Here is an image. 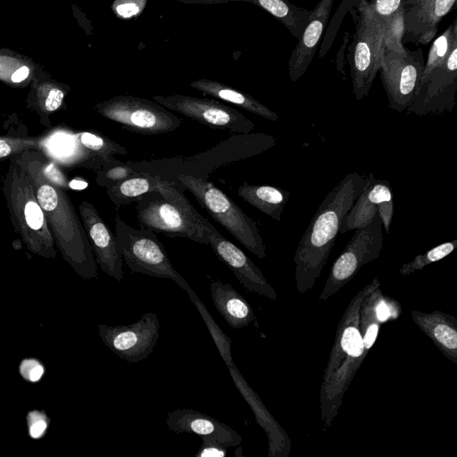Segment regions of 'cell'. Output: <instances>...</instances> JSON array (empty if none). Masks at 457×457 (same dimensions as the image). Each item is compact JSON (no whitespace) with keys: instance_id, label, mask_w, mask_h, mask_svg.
<instances>
[{"instance_id":"obj_1","label":"cell","mask_w":457,"mask_h":457,"mask_svg":"<svg viewBox=\"0 0 457 457\" xmlns=\"http://www.w3.org/2000/svg\"><path fill=\"white\" fill-rule=\"evenodd\" d=\"M368 175L351 172L326 195L296 248L295 285L299 294L313 287L336 243L342 220L364 189Z\"/></svg>"},{"instance_id":"obj_2","label":"cell","mask_w":457,"mask_h":457,"mask_svg":"<svg viewBox=\"0 0 457 457\" xmlns=\"http://www.w3.org/2000/svg\"><path fill=\"white\" fill-rule=\"evenodd\" d=\"M26 171L33 180L37 200L63 260L82 278H97L91 245L66 190L51 184L35 171Z\"/></svg>"},{"instance_id":"obj_3","label":"cell","mask_w":457,"mask_h":457,"mask_svg":"<svg viewBox=\"0 0 457 457\" xmlns=\"http://www.w3.org/2000/svg\"><path fill=\"white\" fill-rule=\"evenodd\" d=\"M2 192L13 229L28 250L40 257L54 259L58 250L37 200L33 180L15 155L9 158Z\"/></svg>"},{"instance_id":"obj_4","label":"cell","mask_w":457,"mask_h":457,"mask_svg":"<svg viewBox=\"0 0 457 457\" xmlns=\"http://www.w3.org/2000/svg\"><path fill=\"white\" fill-rule=\"evenodd\" d=\"M456 92L457 18L433 42L416 96L405 111L418 116L450 112Z\"/></svg>"},{"instance_id":"obj_5","label":"cell","mask_w":457,"mask_h":457,"mask_svg":"<svg viewBox=\"0 0 457 457\" xmlns=\"http://www.w3.org/2000/svg\"><path fill=\"white\" fill-rule=\"evenodd\" d=\"M179 185L188 190L201 207L245 249L260 259L266 257L265 245L257 223L225 193L206 179L179 174Z\"/></svg>"},{"instance_id":"obj_6","label":"cell","mask_w":457,"mask_h":457,"mask_svg":"<svg viewBox=\"0 0 457 457\" xmlns=\"http://www.w3.org/2000/svg\"><path fill=\"white\" fill-rule=\"evenodd\" d=\"M384 27L368 0H361L348 63L356 100L367 96L378 72L383 53Z\"/></svg>"},{"instance_id":"obj_7","label":"cell","mask_w":457,"mask_h":457,"mask_svg":"<svg viewBox=\"0 0 457 457\" xmlns=\"http://www.w3.org/2000/svg\"><path fill=\"white\" fill-rule=\"evenodd\" d=\"M114 224L120 253L131 272L170 278L186 291L190 287L172 266L167 252L154 231L142 226L139 229L132 228L118 214Z\"/></svg>"},{"instance_id":"obj_8","label":"cell","mask_w":457,"mask_h":457,"mask_svg":"<svg viewBox=\"0 0 457 457\" xmlns=\"http://www.w3.org/2000/svg\"><path fill=\"white\" fill-rule=\"evenodd\" d=\"M95 109L103 117L142 135L172 132L182 124L181 119L155 101L133 96H116L96 104Z\"/></svg>"},{"instance_id":"obj_9","label":"cell","mask_w":457,"mask_h":457,"mask_svg":"<svg viewBox=\"0 0 457 457\" xmlns=\"http://www.w3.org/2000/svg\"><path fill=\"white\" fill-rule=\"evenodd\" d=\"M382 222L377 213L370 223L357 228L350 241L333 263L319 302L338 293L367 263L378 259L383 247Z\"/></svg>"},{"instance_id":"obj_10","label":"cell","mask_w":457,"mask_h":457,"mask_svg":"<svg viewBox=\"0 0 457 457\" xmlns=\"http://www.w3.org/2000/svg\"><path fill=\"white\" fill-rule=\"evenodd\" d=\"M136 203L140 226L169 237L188 238L196 243L209 245L204 228L160 192L146 193Z\"/></svg>"},{"instance_id":"obj_11","label":"cell","mask_w":457,"mask_h":457,"mask_svg":"<svg viewBox=\"0 0 457 457\" xmlns=\"http://www.w3.org/2000/svg\"><path fill=\"white\" fill-rule=\"evenodd\" d=\"M425 60L420 48L403 53L384 49L379 74L388 105L396 112L405 111L419 88Z\"/></svg>"},{"instance_id":"obj_12","label":"cell","mask_w":457,"mask_h":457,"mask_svg":"<svg viewBox=\"0 0 457 457\" xmlns=\"http://www.w3.org/2000/svg\"><path fill=\"white\" fill-rule=\"evenodd\" d=\"M154 101L170 111L177 112L211 129H228L233 133L246 135L254 124L237 109L218 100L191 96H154Z\"/></svg>"},{"instance_id":"obj_13","label":"cell","mask_w":457,"mask_h":457,"mask_svg":"<svg viewBox=\"0 0 457 457\" xmlns=\"http://www.w3.org/2000/svg\"><path fill=\"white\" fill-rule=\"evenodd\" d=\"M104 345L122 360L136 363L146 359L160 337V322L155 313L146 312L129 325L98 324Z\"/></svg>"},{"instance_id":"obj_14","label":"cell","mask_w":457,"mask_h":457,"mask_svg":"<svg viewBox=\"0 0 457 457\" xmlns=\"http://www.w3.org/2000/svg\"><path fill=\"white\" fill-rule=\"evenodd\" d=\"M194 218L204 228L209 245L217 257L232 270L240 284L250 292L276 301L278 295L275 289L252 260L239 247L224 237L195 209Z\"/></svg>"},{"instance_id":"obj_15","label":"cell","mask_w":457,"mask_h":457,"mask_svg":"<svg viewBox=\"0 0 457 457\" xmlns=\"http://www.w3.org/2000/svg\"><path fill=\"white\" fill-rule=\"evenodd\" d=\"M84 228L91 245L96 264L102 271L118 282L123 278V260L116 236L98 213L95 206L84 200L79 205Z\"/></svg>"},{"instance_id":"obj_16","label":"cell","mask_w":457,"mask_h":457,"mask_svg":"<svg viewBox=\"0 0 457 457\" xmlns=\"http://www.w3.org/2000/svg\"><path fill=\"white\" fill-rule=\"evenodd\" d=\"M232 379L248 405L251 407L256 422L265 431L269 443V457H287L291 452L292 443L287 432L268 411L256 392L245 380L236 367L232 355L223 358Z\"/></svg>"},{"instance_id":"obj_17","label":"cell","mask_w":457,"mask_h":457,"mask_svg":"<svg viewBox=\"0 0 457 457\" xmlns=\"http://www.w3.org/2000/svg\"><path fill=\"white\" fill-rule=\"evenodd\" d=\"M456 0H417L403 5V41L428 44L436 36L441 20L452 10Z\"/></svg>"},{"instance_id":"obj_18","label":"cell","mask_w":457,"mask_h":457,"mask_svg":"<svg viewBox=\"0 0 457 457\" xmlns=\"http://www.w3.org/2000/svg\"><path fill=\"white\" fill-rule=\"evenodd\" d=\"M333 3L334 0H320L311 11L307 24L288 61V75L292 81L298 80L310 66L328 21Z\"/></svg>"},{"instance_id":"obj_19","label":"cell","mask_w":457,"mask_h":457,"mask_svg":"<svg viewBox=\"0 0 457 457\" xmlns=\"http://www.w3.org/2000/svg\"><path fill=\"white\" fill-rule=\"evenodd\" d=\"M168 428L177 434L190 433L201 436H210L224 446H237L242 436L232 428L220 420L192 409H177L168 412Z\"/></svg>"},{"instance_id":"obj_20","label":"cell","mask_w":457,"mask_h":457,"mask_svg":"<svg viewBox=\"0 0 457 457\" xmlns=\"http://www.w3.org/2000/svg\"><path fill=\"white\" fill-rule=\"evenodd\" d=\"M388 200H393L389 181L377 179L373 173H370L367 185L345 215L339 232L346 233L367 226L378 213L379 204Z\"/></svg>"},{"instance_id":"obj_21","label":"cell","mask_w":457,"mask_h":457,"mask_svg":"<svg viewBox=\"0 0 457 457\" xmlns=\"http://www.w3.org/2000/svg\"><path fill=\"white\" fill-rule=\"evenodd\" d=\"M411 317L443 355L457 365V319L438 310L431 312L411 310Z\"/></svg>"},{"instance_id":"obj_22","label":"cell","mask_w":457,"mask_h":457,"mask_svg":"<svg viewBox=\"0 0 457 457\" xmlns=\"http://www.w3.org/2000/svg\"><path fill=\"white\" fill-rule=\"evenodd\" d=\"M210 289L216 310L231 328H241L255 320L251 304L230 284L212 280Z\"/></svg>"},{"instance_id":"obj_23","label":"cell","mask_w":457,"mask_h":457,"mask_svg":"<svg viewBox=\"0 0 457 457\" xmlns=\"http://www.w3.org/2000/svg\"><path fill=\"white\" fill-rule=\"evenodd\" d=\"M189 86L200 91L203 95L233 104L262 118L272 121L278 120V115L268 106L257 101L249 94L221 82L207 79H198L192 81Z\"/></svg>"},{"instance_id":"obj_24","label":"cell","mask_w":457,"mask_h":457,"mask_svg":"<svg viewBox=\"0 0 457 457\" xmlns=\"http://www.w3.org/2000/svg\"><path fill=\"white\" fill-rule=\"evenodd\" d=\"M237 195L252 206L279 221L290 192L278 187L243 182L237 188Z\"/></svg>"},{"instance_id":"obj_25","label":"cell","mask_w":457,"mask_h":457,"mask_svg":"<svg viewBox=\"0 0 457 457\" xmlns=\"http://www.w3.org/2000/svg\"><path fill=\"white\" fill-rule=\"evenodd\" d=\"M162 178L137 170L133 176L107 188L106 193L116 210L137 202L145 194L158 191Z\"/></svg>"},{"instance_id":"obj_26","label":"cell","mask_w":457,"mask_h":457,"mask_svg":"<svg viewBox=\"0 0 457 457\" xmlns=\"http://www.w3.org/2000/svg\"><path fill=\"white\" fill-rule=\"evenodd\" d=\"M72 137L87 161L97 162L100 168L108 161L112 160L114 154L123 155L128 153L124 146L97 131H80L72 134Z\"/></svg>"},{"instance_id":"obj_27","label":"cell","mask_w":457,"mask_h":457,"mask_svg":"<svg viewBox=\"0 0 457 457\" xmlns=\"http://www.w3.org/2000/svg\"><path fill=\"white\" fill-rule=\"evenodd\" d=\"M278 19L289 31L299 37L305 28L311 11L304 10L289 0H249Z\"/></svg>"},{"instance_id":"obj_28","label":"cell","mask_w":457,"mask_h":457,"mask_svg":"<svg viewBox=\"0 0 457 457\" xmlns=\"http://www.w3.org/2000/svg\"><path fill=\"white\" fill-rule=\"evenodd\" d=\"M17 162L25 170H32L39 174L51 184L69 189V179L62 170L51 161L41 150L28 149L15 154Z\"/></svg>"},{"instance_id":"obj_29","label":"cell","mask_w":457,"mask_h":457,"mask_svg":"<svg viewBox=\"0 0 457 457\" xmlns=\"http://www.w3.org/2000/svg\"><path fill=\"white\" fill-rule=\"evenodd\" d=\"M457 248V239L442 243L424 253L416 255L414 259L404 263L399 270L401 276H408L417 270L424 269L426 266L438 262Z\"/></svg>"},{"instance_id":"obj_30","label":"cell","mask_w":457,"mask_h":457,"mask_svg":"<svg viewBox=\"0 0 457 457\" xmlns=\"http://www.w3.org/2000/svg\"><path fill=\"white\" fill-rule=\"evenodd\" d=\"M137 172V170L127 162L113 158L96 170V182L98 186L107 189L133 176Z\"/></svg>"},{"instance_id":"obj_31","label":"cell","mask_w":457,"mask_h":457,"mask_svg":"<svg viewBox=\"0 0 457 457\" xmlns=\"http://www.w3.org/2000/svg\"><path fill=\"white\" fill-rule=\"evenodd\" d=\"M404 10L403 6L384 23V45L385 48L395 52L403 53L406 50L403 44L404 32Z\"/></svg>"},{"instance_id":"obj_32","label":"cell","mask_w":457,"mask_h":457,"mask_svg":"<svg viewBox=\"0 0 457 457\" xmlns=\"http://www.w3.org/2000/svg\"><path fill=\"white\" fill-rule=\"evenodd\" d=\"M64 96V92L58 87H51L44 92H39L36 111L43 125L49 126L51 123L49 117L62 106Z\"/></svg>"},{"instance_id":"obj_33","label":"cell","mask_w":457,"mask_h":457,"mask_svg":"<svg viewBox=\"0 0 457 457\" xmlns=\"http://www.w3.org/2000/svg\"><path fill=\"white\" fill-rule=\"evenodd\" d=\"M44 143L43 137L0 136V160L9 159L28 149L41 150Z\"/></svg>"},{"instance_id":"obj_34","label":"cell","mask_w":457,"mask_h":457,"mask_svg":"<svg viewBox=\"0 0 457 457\" xmlns=\"http://www.w3.org/2000/svg\"><path fill=\"white\" fill-rule=\"evenodd\" d=\"M50 418L45 411L31 410L26 415L28 434L32 439L42 438L49 427Z\"/></svg>"},{"instance_id":"obj_35","label":"cell","mask_w":457,"mask_h":457,"mask_svg":"<svg viewBox=\"0 0 457 457\" xmlns=\"http://www.w3.org/2000/svg\"><path fill=\"white\" fill-rule=\"evenodd\" d=\"M19 373L24 380L36 383L43 378L45 367L36 358H25L20 362Z\"/></svg>"},{"instance_id":"obj_36","label":"cell","mask_w":457,"mask_h":457,"mask_svg":"<svg viewBox=\"0 0 457 457\" xmlns=\"http://www.w3.org/2000/svg\"><path fill=\"white\" fill-rule=\"evenodd\" d=\"M370 7L382 24L403 6V0H371Z\"/></svg>"},{"instance_id":"obj_37","label":"cell","mask_w":457,"mask_h":457,"mask_svg":"<svg viewBox=\"0 0 457 457\" xmlns=\"http://www.w3.org/2000/svg\"><path fill=\"white\" fill-rule=\"evenodd\" d=\"M202 445L195 457H225L228 454L227 447L212 437L201 436Z\"/></svg>"},{"instance_id":"obj_38","label":"cell","mask_w":457,"mask_h":457,"mask_svg":"<svg viewBox=\"0 0 457 457\" xmlns=\"http://www.w3.org/2000/svg\"><path fill=\"white\" fill-rule=\"evenodd\" d=\"M146 0H116L113 10L117 16L129 18L140 12Z\"/></svg>"},{"instance_id":"obj_39","label":"cell","mask_w":457,"mask_h":457,"mask_svg":"<svg viewBox=\"0 0 457 457\" xmlns=\"http://www.w3.org/2000/svg\"><path fill=\"white\" fill-rule=\"evenodd\" d=\"M378 213L380 217L382 225L385 228L386 233L388 234L390 232V226L394 215V201L388 200L380 203Z\"/></svg>"},{"instance_id":"obj_40","label":"cell","mask_w":457,"mask_h":457,"mask_svg":"<svg viewBox=\"0 0 457 457\" xmlns=\"http://www.w3.org/2000/svg\"><path fill=\"white\" fill-rule=\"evenodd\" d=\"M29 74V69L27 66H22L12 74L11 80L14 83H20L26 79Z\"/></svg>"},{"instance_id":"obj_41","label":"cell","mask_w":457,"mask_h":457,"mask_svg":"<svg viewBox=\"0 0 457 457\" xmlns=\"http://www.w3.org/2000/svg\"><path fill=\"white\" fill-rule=\"evenodd\" d=\"M182 3L187 4H220V3H227L231 1H245L248 2L249 0H177Z\"/></svg>"},{"instance_id":"obj_42","label":"cell","mask_w":457,"mask_h":457,"mask_svg":"<svg viewBox=\"0 0 457 457\" xmlns=\"http://www.w3.org/2000/svg\"><path fill=\"white\" fill-rule=\"evenodd\" d=\"M87 187V182L80 179H74L69 181V189L72 190H83Z\"/></svg>"},{"instance_id":"obj_43","label":"cell","mask_w":457,"mask_h":457,"mask_svg":"<svg viewBox=\"0 0 457 457\" xmlns=\"http://www.w3.org/2000/svg\"><path fill=\"white\" fill-rule=\"evenodd\" d=\"M417 0H403V5L415 2Z\"/></svg>"},{"instance_id":"obj_44","label":"cell","mask_w":457,"mask_h":457,"mask_svg":"<svg viewBox=\"0 0 457 457\" xmlns=\"http://www.w3.org/2000/svg\"><path fill=\"white\" fill-rule=\"evenodd\" d=\"M3 181H4V179L2 178L1 174H0V192H2V188H3Z\"/></svg>"}]
</instances>
